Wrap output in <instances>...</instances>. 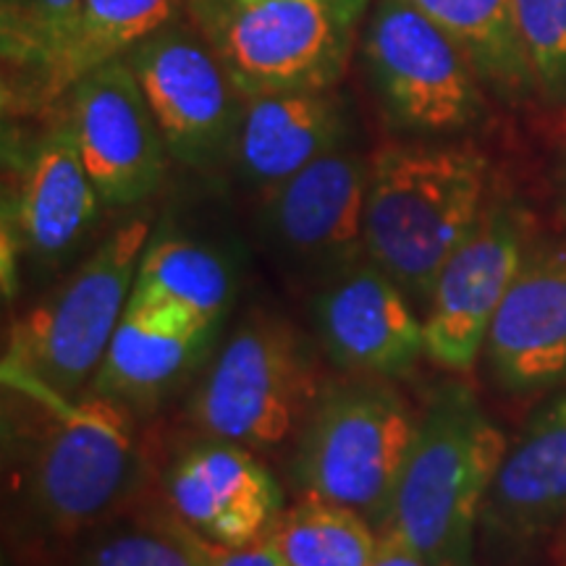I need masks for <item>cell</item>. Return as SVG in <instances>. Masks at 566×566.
<instances>
[{
  "label": "cell",
  "instance_id": "4fadbf2b",
  "mask_svg": "<svg viewBox=\"0 0 566 566\" xmlns=\"http://www.w3.org/2000/svg\"><path fill=\"white\" fill-rule=\"evenodd\" d=\"M313 315L331 363L352 375L396 378L424 354V323L412 300L367 254L323 281Z\"/></svg>",
  "mask_w": 566,
  "mask_h": 566
},
{
  "label": "cell",
  "instance_id": "6da1fadb",
  "mask_svg": "<svg viewBox=\"0 0 566 566\" xmlns=\"http://www.w3.org/2000/svg\"><path fill=\"white\" fill-rule=\"evenodd\" d=\"M6 454L21 520L45 537L108 522L145 480L129 407L87 391L66 396L3 363Z\"/></svg>",
  "mask_w": 566,
  "mask_h": 566
},
{
  "label": "cell",
  "instance_id": "603a6c76",
  "mask_svg": "<svg viewBox=\"0 0 566 566\" xmlns=\"http://www.w3.org/2000/svg\"><path fill=\"white\" fill-rule=\"evenodd\" d=\"M289 566H370L378 535L349 506L304 495L271 530Z\"/></svg>",
  "mask_w": 566,
  "mask_h": 566
},
{
  "label": "cell",
  "instance_id": "4316f807",
  "mask_svg": "<svg viewBox=\"0 0 566 566\" xmlns=\"http://www.w3.org/2000/svg\"><path fill=\"white\" fill-rule=\"evenodd\" d=\"M179 533L187 548L192 551L197 566H289L271 533L258 537L254 543H247V546H223V543L208 541L189 525H184L181 520Z\"/></svg>",
  "mask_w": 566,
  "mask_h": 566
},
{
  "label": "cell",
  "instance_id": "d4e9b609",
  "mask_svg": "<svg viewBox=\"0 0 566 566\" xmlns=\"http://www.w3.org/2000/svg\"><path fill=\"white\" fill-rule=\"evenodd\" d=\"M82 566H197V562L171 512L103 533L90 546Z\"/></svg>",
  "mask_w": 566,
  "mask_h": 566
},
{
  "label": "cell",
  "instance_id": "cb8c5ba5",
  "mask_svg": "<svg viewBox=\"0 0 566 566\" xmlns=\"http://www.w3.org/2000/svg\"><path fill=\"white\" fill-rule=\"evenodd\" d=\"M84 0H3V61L51 101Z\"/></svg>",
  "mask_w": 566,
  "mask_h": 566
},
{
  "label": "cell",
  "instance_id": "ac0fdd59",
  "mask_svg": "<svg viewBox=\"0 0 566 566\" xmlns=\"http://www.w3.org/2000/svg\"><path fill=\"white\" fill-rule=\"evenodd\" d=\"M349 116L334 90L244 97L231 158L247 184L273 189L344 147Z\"/></svg>",
  "mask_w": 566,
  "mask_h": 566
},
{
  "label": "cell",
  "instance_id": "2e32d148",
  "mask_svg": "<svg viewBox=\"0 0 566 566\" xmlns=\"http://www.w3.org/2000/svg\"><path fill=\"white\" fill-rule=\"evenodd\" d=\"M171 512L223 546H247L281 516V488L242 443L210 438L176 459L166 475Z\"/></svg>",
  "mask_w": 566,
  "mask_h": 566
},
{
  "label": "cell",
  "instance_id": "d6986e66",
  "mask_svg": "<svg viewBox=\"0 0 566 566\" xmlns=\"http://www.w3.org/2000/svg\"><path fill=\"white\" fill-rule=\"evenodd\" d=\"M216 331L181 310L129 302L90 391L129 409L153 405L202 363Z\"/></svg>",
  "mask_w": 566,
  "mask_h": 566
},
{
  "label": "cell",
  "instance_id": "7c38bea8",
  "mask_svg": "<svg viewBox=\"0 0 566 566\" xmlns=\"http://www.w3.org/2000/svg\"><path fill=\"white\" fill-rule=\"evenodd\" d=\"M370 160L338 147L268 189L265 229L273 244L323 281L365 258Z\"/></svg>",
  "mask_w": 566,
  "mask_h": 566
},
{
  "label": "cell",
  "instance_id": "f1b7e54d",
  "mask_svg": "<svg viewBox=\"0 0 566 566\" xmlns=\"http://www.w3.org/2000/svg\"><path fill=\"white\" fill-rule=\"evenodd\" d=\"M554 562L556 566H566V520L556 527V543H554Z\"/></svg>",
  "mask_w": 566,
  "mask_h": 566
},
{
  "label": "cell",
  "instance_id": "e0dca14e",
  "mask_svg": "<svg viewBox=\"0 0 566 566\" xmlns=\"http://www.w3.org/2000/svg\"><path fill=\"white\" fill-rule=\"evenodd\" d=\"M566 520V391L530 417L509 443L480 527L501 546L520 548L556 533Z\"/></svg>",
  "mask_w": 566,
  "mask_h": 566
},
{
  "label": "cell",
  "instance_id": "484cf974",
  "mask_svg": "<svg viewBox=\"0 0 566 566\" xmlns=\"http://www.w3.org/2000/svg\"><path fill=\"white\" fill-rule=\"evenodd\" d=\"M514 19L535 82L566 87V0H514Z\"/></svg>",
  "mask_w": 566,
  "mask_h": 566
},
{
  "label": "cell",
  "instance_id": "7402d4cb",
  "mask_svg": "<svg viewBox=\"0 0 566 566\" xmlns=\"http://www.w3.org/2000/svg\"><path fill=\"white\" fill-rule=\"evenodd\" d=\"M187 0H84L76 38L55 80L53 97L74 87L103 63L124 59L132 48L176 24Z\"/></svg>",
  "mask_w": 566,
  "mask_h": 566
},
{
  "label": "cell",
  "instance_id": "44dd1931",
  "mask_svg": "<svg viewBox=\"0 0 566 566\" xmlns=\"http://www.w3.org/2000/svg\"><path fill=\"white\" fill-rule=\"evenodd\" d=\"M462 48L475 74L509 95L535 82L514 19V0H407Z\"/></svg>",
  "mask_w": 566,
  "mask_h": 566
},
{
  "label": "cell",
  "instance_id": "277c9868",
  "mask_svg": "<svg viewBox=\"0 0 566 566\" xmlns=\"http://www.w3.org/2000/svg\"><path fill=\"white\" fill-rule=\"evenodd\" d=\"M370 0H187V17L242 97L334 90Z\"/></svg>",
  "mask_w": 566,
  "mask_h": 566
},
{
  "label": "cell",
  "instance_id": "5bb4252c",
  "mask_svg": "<svg viewBox=\"0 0 566 566\" xmlns=\"http://www.w3.org/2000/svg\"><path fill=\"white\" fill-rule=\"evenodd\" d=\"M103 208L108 205L84 168L71 124H53L21 158L3 242H11L13 254L55 265L87 242Z\"/></svg>",
  "mask_w": 566,
  "mask_h": 566
},
{
  "label": "cell",
  "instance_id": "8fae6325",
  "mask_svg": "<svg viewBox=\"0 0 566 566\" xmlns=\"http://www.w3.org/2000/svg\"><path fill=\"white\" fill-rule=\"evenodd\" d=\"M69 124L108 208L155 195L171 155L129 61L103 63L71 87Z\"/></svg>",
  "mask_w": 566,
  "mask_h": 566
},
{
  "label": "cell",
  "instance_id": "83f0119b",
  "mask_svg": "<svg viewBox=\"0 0 566 566\" xmlns=\"http://www.w3.org/2000/svg\"><path fill=\"white\" fill-rule=\"evenodd\" d=\"M370 566H430L428 558H424L420 551H417L412 543L405 541L394 530H384L378 533V551H375V558Z\"/></svg>",
  "mask_w": 566,
  "mask_h": 566
},
{
  "label": "cell",
  "instance_id": "ffe728a7",
  "mask_svg": "<svg viewBox=\"0 0 566 566\" xmlns=\"http://www.w3.org/2000/svg\"><path fill=\"white\" fill-rule=\"evenodd\" d=\"M237 279L229 260L187 237H150L142 252L132 300L147 307H171L218 328L231 310Z\"/></svg>",
  "mask_w": 566,
  "mask_h": 566
},
{
  "label": "cell",
  "instance_id": "52a82bcc",
  "mask_svg": "<svg viewBox=\"0 0 566 566\" xmlns=\"http://www.w3.org/2000/svg\"><path fill=\"white\" fill-rule=\"evenodd\" d=\"M317 370L304 338L281 317L254 313L226 338L202 373L189 417L202 433L271 449L313 409Z\"/></svg>",
  "mask_w": 566,
  "mask_h": 566
},
{
  "label": "cell",
  "instance_id": "3957f363",
  "mask_svg": "<svg viewBox=\"0 0 566 566\" xmlns=\"http://www.w3.org/2000/svg\"><path fill=\"white\" fill-rule=\"evenodd\" d=\"M506 449L475 394L443 386L417 420L386 530L412 543L430 566H472L475 530Z\"/></svg>",
  "mask_w": 566,
  "mask_h": 566
},
{
  "label": "cell",
  "instance_id": "8992f818",
  "mask_svg": "<svg viewBox=\"0 0 566 566\" xmlns=\"http://www.w3.org/2000/svg\"><path fill=\"white\" fill-rule=\"evenodd\" d=\"M147 242L150 226L142 218L118 226L53 294L13 323L3 363L53 391L80 394L129 307Z\"/></svg>",
  "mask_w": 566,
  "mask_h": 566
},
{
  "label": "cell",
  "instance_id": "5b68a950",
  "mask_svg": "<svg viewBox=\"0 0 566 566\" xmlns=\"http://www.w3.org/2000/svg\"><path fill=\"white\" fill-rule=\"evenodd\" d=\"M417 420L388 378L354 375L317 394L304 417L294 478L304 495L349 506L388 527Z\"/></svg>",
  "mask_w": 566,
  "mask_h": 566
},
{
  "label": "cell",
  "instance_id": "30bf717a",
  "mask_svg": "<svg viewBox=\"0 0 566 566\" xmlns=\"http://www.w3.org/2000/svg\"><path fill=\"white\" fill-rule=\"evenodd\" d=\"M525 226L512 208L485 205L470 237L446 260L424 307V357L470 373L525 260Z\"/></svg>",
  "mask_w": 566,
  "mask_h": 566
},
{
  "label": "cell",
  "instance_id": "9c48e42d",
  "mask_svg": "<svg viewBox=\"0 0 566 566\" xmlns=\"http://www.w3.org/2000/svg\"><path fill=\"white\" fill-rule=\"evenodd\" d=\"M124 59L137 74L174 160L210 168L231 158L244 97L195 27H166Z\"/></svg>",
  "mask_w": 566,
  "mask_h": 566
},
{
  "label": "cell",
  "instance_id": "ba28073f",
  "mask_svg": "<svg viewBox=\"0 0 566 566\" xmlns=\"http://www.w3.org/2000/svg\"><path fill=\"white\" fill-rule=\"evenodd\" d=\"M363 55L375 95L399 129L449 134L475 122V69L462 48L407 0L375 3Z\"/></svg>",
  "mask_w": 566,
  "mask_h": 566
},
{
  "label": "cell",
  "instance_id": "7a4b0ae2",
  "mask_svg": "<svg viewBox=\"0 0 566 566\" xmlns=\"http://www.w3.org/2000/svg\"><path fill=\"white\" fill-rule=\"evenodd\" d=\"M488 166L459 147L386 145L370 158L365 254L428 307L446 260L485 210Z\"/></svg>",
  "mask_w": 566,
  "mask_h": 566
},
{
  "label": "cell",
  "instance_id": "9a60e30c",
  "mask_svg": "<svg viewBox=\"0 0 566 566\" xmlns=\"http://www.w3.org/2000/svg\"><path fill=\"white\" fill-rule=\"evenodd\" d=\"M483 352L495 384L512 394L566 384V247L527 250Z\"/></svg>",
  "mask_w": 566,
  "mask_h": 566
}]
</instances>
